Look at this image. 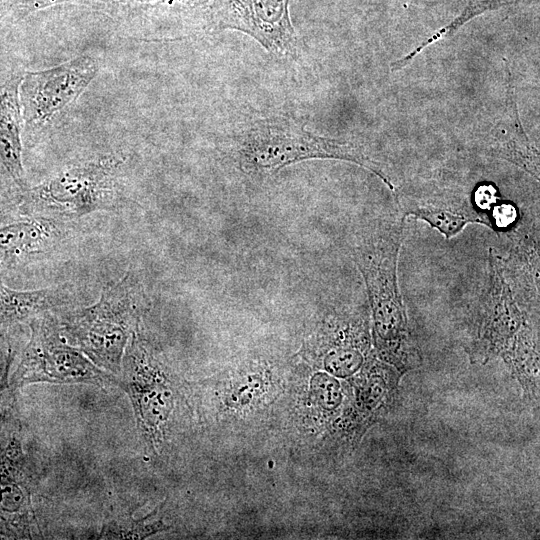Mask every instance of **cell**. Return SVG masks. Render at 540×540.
I'll list each match as a JSON object with an SVG mask.
<instances>
[{
    "label": "cell",
    "instance_id": "obj_1",
    "mask_svg": "<svg viewBox=\"0 0 540 540\" xmlns=\"http://www.w3.org/2000/svg\"><path fill=\"white\" fill-rule=\"evenodd\" d=\"M405 216L382 217L366 228L353 247V258L367 289L378 357L403 373L421 362L408 328L397 275Z\"/></svg>",
    "mask_w": 540,
    "mask_h": 540
},
{
    "label": "cell",
    "instance_id": "obj_2",
    "mask_svg": "<svg viewBox=\"0 0 540 540\" xmlns=\"http://www.w3.org/2000/svg\"><path fill=\"white\" fill-rule=\"evenodd\" d=\"M144 292L136 274L105 285L94 304L65 312L63 336L101 369L119 376L126 346L139 328Z\"/></svg>",
    "mask_w": 540,
    "mask_h": 540
},
{
    "label": "cell",
    "instance_id": "obj_3",
    "mask_svg": "<svg viewBox=\"0 0 540 540\" xmlns=\"http://www.w3.org/2000/svg\"><path fill=\"white\" fill-rule=\"evenodd\" d=\"M236 157L240 169L253 176L271 175L309 159L349 161L370 170L395 191L380 164L358 146L317 135L288 117L264 118L249 125L238 136Z\"/></svg>",
    "mask_w": 540,
    "mask_h": 540
},
{
    "label": "cell",
    "instance_id": "obj_4",
    "mask_svg": "<svg viewBox=\"0 0 540 540\" xmlns=\"http://www.w3.org/2000/svg\"><path fill=\"white\" fill-rule=\"evenodd\" d=\"M124 162L106 155L69 166L24 193L20 216L75 221L124 203L121 169Z\"/></svg>",
    "mask_w": 540,
    "mask_h": 540
},
{
    "label": "cell",
    "instance_id": "obj_5",
    "mask_svg": "<svg viewBox=\"0 0 540 540\" xmlns=\"http://www.w3.org/2000/svg\"><path fill=\"white\" fill-rule=\"evenodd\" d=\"M118 378L130 397L142 438L159 453L171 433L179 386L139 328L126 346Z\"/></svg>",
    "mask_w": 540,
    "mask_h": 540
},
{
    "label": "cell",
    "instance_id": "obj_6",
    "mask_svg": "<svg viewBox=\"0 0 540 540\" xmlns=\"http://www.w3.org/2000/svg\"><path fill=\"white\" fill-rule=\"evenodd\" d=\"M30 338L11 377L14 388L38 383L118 385L119 378L94 364L62 334L50 311L29 320Z\"/></svg>",
    "mask_w": 540,
    "mask_h": 540
},
{
    "label": "cell",
    "instance_id": "obj_7",
    "mask_svg": "<svg viewBox=\"0 0 540 540\" xmlns=\"http://www.w3.org/2000/svg\"><path fill=\"white\" fill-rule=\"evenodd\" d=\"M214 0H106L94 11L125 33L146 39L179 38L212 29Z\"/></svg>",
    "mask_w": 540,
    "mask_h": 540
},
{
    "label": "cell",
    "instance_id": "obj_8",
    "mask_svg": "<svg viewBox=\"0 0 540 540\" xmlns=\"http://www.w3.org/2000/svg\"><path fill=\"white\" fill-rule=\"evenodd\" d=\"M501 258L489 249L487 275L473 313L471 359L488 361L503 356L526 322L504 276Z\"/></svg>",
    "mask_w": 540,
    "mask_h": 540
},
{
    "label": "cell",
    "instance_id": "obj_9",
    "mask_svg": "<svg viewBox=\"0 0 540 540\" xmlns=\"http://www.w3.org/2000/svg\"><path fill=\"white\" fill-rule=\"evenodd\" d=\"M99 71L90 55H82L57 66L24 72L20 83L23 130L34 131L75 101Z\"/></svg>",
    "mask_w": 540,
    "mask_h": 540
},
{
    "label": "cell",
    "instance_id": "obj_10",
    "mask_svg": "<svg viewBox=\"0 0 540 540\" xmlns=\"http://www.w3.org/2000/svg\"><path fill=\"white\" fill-rule=\"evenodd\" d=\"M290 0H214L212 28L240 31L277 57L296 52Z\"/></svg>",
    "mask_w": 540,
    "mask_h": 540
},
{
    "label": "cell",
    "instance_id": "obj_11",
    "mask_svg": "<svg viewBox=\"0 0 540 540\" xmlns=\"http://www.w3.org/2000/svg\"><path fill=\"white\" fill-rule=\"evenodd\" d=\"M75 221L19 216L0 224V280L64 251Z\"/></svg>",
    "mask_w": 540,
    "mask_h": 540
},
{
    "label": "cell",
    "instance_id": "obj_12",
    "mask_svg": "<svg viewBox=\"0 0 540 540\" xmlns=\"http://www.w3.org/2000/svg\"><path fill=\"white\" fill-rule=\"evenodd\" d=\"M24 71L0 64V165L26 191L29 187L22 156L23 119L20 83Z\"/></svg>",
    "mask_w": 540,
    "mask_h": 540
},
{
    "label": "cell",
    "instance_id": "obj_13",
    "mask_svg": "<svg viewBox=\"0 0 540 540\" xmlns=\"http://www.w3.org/2000/svg\"><path fill=\"white\" fill-rule=\"evenodd\" d=\"M73 294L68 284L36 290H17L6 286L0 280V327L66 307L72 303Z\"/></svg>",
    "mask_w": 540,
    "mask_h": 540
},
{
    "label": "cell",
    "instance_id": "obj_14",
    "mask_svg": "<svg viewBox=\"0 0 540 540\" xmlns=\"http://www.w3.org/2000/svg\"><path fill=\"white\" fill-rule=\"evenodd\" d=\"M402 215L422 220L449 239L459 234L468 224L486 221L445 203L411 202L402 207Z\"/></svg>",
    "mask_w": 540,
    "mask_h": 540
},
{
    "label": "cell",
    "instance_id": "obj_15",
    "mask_svg": "<svg viewBox=\"0 0 540 540\" xmlns=\"http://www.w3.org/2000/svg\"><path fill=\"white\" fill-rule=\"evenodd\" d=\"M23 456L17 441L11 442L0 455V512L16 513L25 506Z\"/></svg>",
    "mask_w": 540,
    "mask_h": 540
},
{
    "label": "cell",
    "instance_id": "obj_16",
    "mask_svg": "<svg viewBox=\"0 0 540 540\" xmlns=\"http://www.w3.org/2000/svg\"><path fill=\"white\" fill-rule=\"evenodd\" d=\"M517 0H482L479 1L471 6H468L457 18H455L452 22H450L448 25L440 29L438 32H436L434 35H432L430 38L425 40L422 44H420L416 49H414L412 52L404 56L403 58L395 61L391 65V70H399L406 66L408 62L413 60V58L418 55L424 48L432 44L433 42L437 41L438 39L453 33L458 28H460L463 24L468 22L470 19L490 10L497 9L501 6H504L506 4L512 3Z\"/></svg>",
    "mask_w": 540,
    "mask_h": 540
},
{
    "label": "cell",
    "instance_id": "obj_17",
    "mask_svg": "<svg viewBox=\"0 0 540 540\" xmlns=\"http://www.w3.org/2000/svg\"><path fill=\"white\" fill-rule=\"evenodd\" d=\"M368 350L355 346L330 349L318 354L323 368L337 377L352 376L365 364Z\"/></svg>",
    "mask_w": 540,
    "mask_h": 540
},
{
    "label": "cell",
    "instance_id": "obj_18",
    "mask_svg": "<svg viewBox=\"0 0 540 540\" xmlns=\"http://www.w3.org/2000/svg\"><path fill=\"white\" fill-rule=\"evenodd\" d=\"M147 519L148 516L140 520L119 518L109 521L103 526L100 538L143 539L166 528L159 520L148 522Z\"/></svg>",
    "mask_w": 540,
    "mask_h": 540
},
{
    "label": "cell",
    "instance_id": "obj_19",
    "mask_svg": "<svg viewBox=\"0 0 540 540\" xmlns=\"http://www.w3.org/2000/svg\"><path fill=\"white\" fill-rule=\"evenodd\" d=\"M25 191L0 165V224L20 216Z\"/></svg>",
    "mask_w": 540,
    "mask_h": 540
},
{
    "label": "cell",
    "instance_id": "obj_20",
    "mask_svg": "<svg viewBox=\"0 0 540 540\" xmlns=\"http://www.w3.org/2000/svg\"><path fill=\"white\" fill-rule=\"evenodd\" d=\"M106 0H11V11L8 16L23 19L30 14L59 4H76L88 6L95 10Z\"/></svg>",
    "mask_w": 540,
    "mask_h": 540
},
{
    "label": "cell",
    "instance_id": "obj_21",
    "mask_svg": "<svg viewBox=\"0 0 540 540\" xmlns=\"http://www.w3.org/2000/svg\"><path fill=\"white\" fill-rule=\"evenodd\" d=\"M313 392L318 403L326 410H334L341 403L342 395L338 381L326 374L315 375Z\"/></svg>",
    "mask_w": 540,
    "mask_h": 540
},
{
    "label": "cell",
    "instance_id": "obj_22",
    "mask_svg": "<svg viewBox=\"0 0 540 540\" xmlns=\"http://www.w3.org/2000/svg\"><path fill=\"white\" fill-rule=\"evenodd\" d=\"M11 11V0H0V22Z\"/></svg>",
    "mask_w": 540,
    "mask_h": 540
},
{
    "label": "cell",
    "instance_id": "obj_23",
    "mask_svg": "<svg viewBox=\"0 0 540 540\" xmlns=\"http://www.w3.org/2000/svg\"><path fill=\"white\" fill-rule=\"evenodd\" d=\"M2 337H3V334L0 332V338H2Z\"/></svg>",
    "mask_w": 540,
    "mask_h": 540
}]
</instances>
